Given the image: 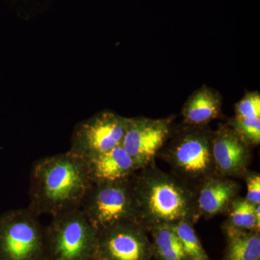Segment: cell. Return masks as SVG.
Returning <instances> with one entry per match:
<instances>
[{
    "instance_id": "obj_1",
    "label": "cell",
    "mask_w": 260,
    "mask_h": 260,
    "mask_svg": "<svg viewBox=\"0 0 260 260\" xmlns=\"http://www.w3.org/2000/svg\"><path fill=\"white\" fill-rule=\"evenodd\" d=\"M91 185L86 162L71 152L39 159L30 171L28 208L51 217L79 209Z\"/></svg>"
},
{
    "instance_id": "obj_12",
    "label": "cell",
    "mask_w": 260,
    "mask_h": 260,
    "mask_svg": "<svg viewBox=\"0 0 260 260\" xmlns=\"http://www.w3.org/2000/svg\"><path fill=\"white\" fill-rule=\"evenodd\" d=\"M85 160L92 184L128 180L138 171L121 145Z\"/></svg>"
},
{
    "instance_id": "obj_20",
    "label": "cell",
    "mask_w": 260,
    "mask_h": 260,
    "mask_svg": "<svg viewBox=\"0 0 260 260\" xmlns=\"http://www.w3.org/2000/svg\"><path fill=\"white\" fill-rule=\"evenodd\" d=\"M247 194L245 199L254 205L260 204V175L258 173L246 172L245 174Z\"/></svg>"
},
{
    "instance_id": "obj_15",
    "label": "cell",
    "mask_w": 260,
    "mask_h": 260,
    "mask_svg": "<svg viewBox=\"0 0 260 260\" xmlns=\"http://www.w3.org/2000/svg\"><path fill=\"white\" fill-rule=\"evenodd\" d=\"M153 249L159 260H189L172 225H161L150 229Z\"/></svg>"
},
{
    "instance_id": "obj_3",
    "label": "cell",
    "mask_w": 260,
    "mask_h": 260,
    "mask_svg": "<svg viewBox=\"0 0 260 260\" xmlns=\"http://www.w3.org/2000/svg\"><path fill=\"white\" fill-rule=\"evenodd\" d=\"M213 131L208 125H184L174 129L164 150V158L175 175L183 180L201 184L215 173L212 141Z\"/></svg>"
},
{
    "instance_id": "obj_5",
    "label": "cell",
    "mask_w": 260,
    "mask_h": 260,
    "mask_svg": "<svg viewBox=\"0 0 260 260\" xmlns=\"http://www.w3.org/2000/svg\"><path fill=\"white\" fill-rule=\"evenodd\" d=\"M0 260H46L44 228L28 208L0 215Z\"/></svg>"
},
{
    "instance_id": "obj_6",
    "label": "cell",
    "mask_w": 260,
    "mask_h": 260,
    "mask_svg": "<svg viewBox=\"0 0 260 260\" xmlns=\"http://www.w3.org/2000/svg\"><path fill=\"white\" fill-rule=\"evenodd\" d=\"M80 209L98 232L114 224L138 223L131 179L92 184Z\"/></svg>"
},
{
    "instance_id": "obj_18",
    "label": "cell",
    "mask_w": 260,
    "mask_h": 260,
    "mask_svg": "<svg viewBox=\"0 0 260 260\" xmlns=\"http://www.w3.org/2000/svg\"><path fill=\"white\" fill-rule=\"evenodd\" d=\"M228 124L235 130L249 146L260 143V119H242L234 116L229 119Z\"/></svg>"
},
{
    "instance_id": "obj_14",
    "label": "cell",
    "mask_w": 260,
    "mask_h": 260,
    "mask_svg": "<svg viewBox=\"0 0 260 260\" xmlns=\"http://www.w3.org/2000/svg\"><path fill=\"white\" fill-rule=\"evenodd\" d=\"M227 245L224 260H260V235L257 231L224 225Z\"/></svg>"
},
{
    "instance_id": "obj_16",
    "label": "cell",
    "mask_w": 260,
    "mask_h": 260,
    "mask_svg": "<svg viewBox=\"0 0 260 260\" xmlns=\"http://www.w3.org/2000/svg\"><path fill=\"white\" fill-rule=\"evenodd\" d=\"M255 206L245 198L237 197L227 210L229 211L228 225L244 230L259 232L260 220L256 217Z\"/></svg>"
},
{
    "instance_id": "obj_4",
    "label": "cell",
    "mask_w": 260,
    "mask_h": 260,
    "mask_svg": "<svg viewBox=\"0 0 260 260\" xmlns=\"http://www.w3.org/2000/svg\"><path fill=\"white\" fill-rule=\"evenodd\" d=\"M98 234L80 208L54 215L44 228L46 260H90Z\"/></svg>"
},
{
    "instance_id": "obj_2",
    "label": "cell",
    "mask_w": 260,
    "mask_h": 260,
    "mask_svg": "<svg viewBox=\"0 0 260 260\" xmlns=\"http://www.w3.org/2000/svg\"><path fill=\"white\" fill-rule=\"evenodd\" d=\"M138 223L147 231L161 225L200 218L196 194L187 182L155 166L138 171L131 178Z\"/></svg>"
},
{
    "instance_id": "obj_17",
    "label": "cell",
    "mask_w": 260,
    "mask_h": 260,
    "mask_svg": "<svg viewBox=\"0 0 260 260\" xmlns=\"http://www.w3.org/2000/svg\"><path fill=\"white\" fill-rule=\"evenodd\" d=\"M172 226L189 260H210L193 228L192 223L182 220L173 224Z\"/></svg>"
},
{
    "instance_id": "obj_10",
    "label": "cell",
    "mask_w": 260,
    "mask_h": 260,
    "mask_svg": "<svg viewBox=\"0 0 260 260\" xmlns=\"http://www.w3.org/2000/svg\"><path fill=\"white\" fill-rule=\"evenodd\" d=\"M250 148L229 124L219 126L212 141L216 174L229 178L245 175L251 162Z\"/></svg>"
},
{
    "instance_id": "obj_21",
    "label": "cell",
    "mask_w": 260,
    "mask_h": 260,
    "mask_svg": "<svg viewBox=\"0 0 260 260\" xmlns=\"http://www.w3.org/2000/svg\"><path fill=\"white\" fill-rule=\"evenodd\" d=\"M90 260H111L109 259H108L107 257H104V256L99 255V254H94L93 256V257L90 259Z\"/></svg>"
},
{
    "instance_id": "obj_7",
    "label": "cell",
    "mask_w": 260,
    "mask_h": 260,
    "mask_svg": "<svg viewBox=\"0 0 260 260\" xmlns=\"http://www.w3.org/2000/svg\"><path fill=\"white\" fill-rule=\"evenodd\" d=\"M127 118L102 112L75 126L72 137V153L86 160L122 144Z\"/></svg>"
},
{
    "instance_id": "obj_11",
    "label": "cell",
    "mask_w": 260,
    "mask_h": 260,
    "mask_svg": "<svg viewBox=\"0 0 260 260\" xmlns=\"http://www.w3.org/2000/svg\"><path fill=\"white\" fill-rule=\"evenodd\" d=\"M241 186L231 178L214 174L200 184L196 203L200 216L210 218L227 211Z\"/></svg>"
},
{
    "instance_id": "obj_8",
    "label": "cell",
    "mask_w": 260,
    "mask_h": 260,
    "mask_svg": "<svg viewBox=\"0 0 260 260\" xmlns=\"http://www.w3.org/2000/svg\"><path fill=\"white\" fill-rule=\"evenodd\" d=\"M174 121L173 116L161 119L127 118L121 146L134 160L138 171L153 165L172 133Z\"/></svg>"
},
{
    "instance_id": "obj_19",
    "label": "cell",
    "mask_w": 260,
    "mask_h": 260,
    "mask_svg": "<svg viewBox=\"0 0 260 260\" xmlns=\"http://www.w3.org/2000/svg\"><path fill=\"white\" fill-rule=\"evenodd\" d=\"M236 117L242 119H260V93L259 91L246 93L235 106Z\"/></svg>"
},
{
    "instance_id": "obj_9",
    "label": "cell",
    "mask_w": 260,
    "mask_h": 260,
    "mask_svg": "<svg viewBox=\"0 0 260 260\" xmlns=\"http://www.w3.org/2000/svg\"><path fill=\"white\" fill-rule=\"evenodd\" d=\"M137 222L114 224L99 231L95 254L111 260H150L153 244Z\"/></svg>"
},
{
    "instance_id": "obj_13",
    "label": "cell",
    "mask_w": 260,
    "mask_h": 260,
    "mask_svg": "<svg viewBox=\"0 0 260 260\" xmlns=\"http://www.w3.org/2000/svg\"><path fill=\"white\" fill-rule=\"evenodd\" d=\"M223 98L218 90L206 85L188 97L181 109L183 123L189 125H208L221 115Z\"/></svg>"
}]
</instances>
